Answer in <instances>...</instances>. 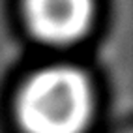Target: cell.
<instances>
[{
    "label": "cell",
    "mask_w": 133,
    "mask_h": 133,
    "mask_svg": "<svg viewBox=\"0 0 133 133\" xmlns=\"http://www.w3.org/2000/svg\"><path fill=\"white\" fill-rule=\"evenodd\" d=\"M30 34L45 45L66 47L83 39L94 23V0H23Z\"/></svg>",
    "instance_id": "cell-2"
},
{
    "label": "cell",
    "mask_w": 133,
    "mask_h": 133,
    "mask_svg": "<svg viewBox=\"0 0 133 133\" xmlns=\"http://www.w3.org/2000/svg\"><path fill=\"white\" fill-rule=\"evenodd\" d=\"M92 114V83L69 64L34 71L17 92L15 118L23 133H84Z\"/></svg>",
    "instance_id": "cell-1"
}]
</instances>
